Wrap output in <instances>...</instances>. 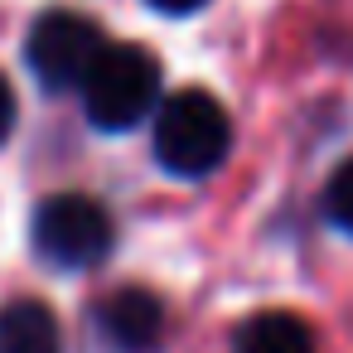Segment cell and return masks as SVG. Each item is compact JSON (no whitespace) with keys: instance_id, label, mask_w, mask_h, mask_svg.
<instances>
[{"instance_id":"10","label":"cell","mask_w":353,"mask_h":353,"mask_svg":"<svg viewBox=\"0 0 353 353\" xmlns=\"http://www.w3.org/2000/svg\"><path fill=\"white\" fill-rule=\"evenodd\" d=\"M155 10H165V15H189V10H199V6H208V0H150Z\"/></svg>"},{"instance_id":"1","label":"cell","mask_w":353,"mask_h":353,"mask_svg":"<svg viewBox=\"0 0 353 353\" xmlns=\"http://www.w3.org/2000/svg\"><path fill=\"white\" fill-rule=\"evenodd\" d=\"M228 145H232V126H228V112L213 92L184 88V92L160 102V112H155V160L170 174H179V179L213 174L223 165Z\"/></svg>"},{"instance_id":"8","label":"cell","mask_w":353,"mask_h":353,"mask_svg":"<svg viewBox=\"0 0 353 353\" xmlns=\"http://www.w3.org/2000/svg\"><path fill=\"white\" fill-rule=\"evenodd\" d=\"M324 203H329V218H334L343 232H353V160H343V165L334 170Z\"/></svg>"},{"instance_id":"2","label":"cell","mask_w":353,"mask_h":353,"mask_svg":"<svg viewBox=\"0 0 353 353\" xmlns=\"http://www.w3.org/2000/svg\"><path fill=\"white\" fill-rule=\"evenodd\" d=\"M155 92H160V68L136 44L102 49L83 78V107H88L92 126H102V131H126V126L145 121L155 107Z\"/></svg>"},{"instance_id":"6","label":"cell","mask_w":353,"mask_h":353,"mask_svg":"<svg viewBox=\"0 0 353 353\" xmlns=\"http://www.w3.org/2000/svg\"><path fill=\"white\" fill-rule=\"evenodd\" d=\"M0 353H59V319L39 300L0 305Z\"/></svg>"},{"instance_id":"7","label":"cell","mask_w":353,"mask_h":353,"mask_svg":"<svg viewBox=\"0 0 353 353\" xmlns=\"http://www.w3.org/2000/svg\"><path fill=\"white\" fill-rule=\"evenodd\" d=\"M232 353H314V334H310V324L300 314L266 310V314H252L237 329Z\"/></svg>"},{"instance_id":"4","label":"cell","mask_w":353,"mask_h":353,"mask_svg":"<svg viewBox=\"0 0 353 353\" xmlns=\"http://www.w3.org/2000/svg\"><path fill=\"white\" fill-rule=\"evenodd\" d=\"M102 30L88 20V15H73V10H49L34 20L30 30V44H25V59L34 68V78L54 92L63 88H83L88 68L97 63L102 54Z\"/></svg>"},{"instance_id":"9","label":"cell","mask_w":353,"mask_h":353,"mask_svg":"<svg viewBox=\"0 0 353 353\" xmlns=\"http://www.w3.org/2000/svg\"><path fill=\"white\" fill-rule=\"evenodd\" d=\"M10 126H15V92H10L6 78H0V141L10 136Z\"/></svg>"},{"instance_id":"5","label":"cell","mask_w":353,"mask_h":353,"mask_svg":"<svg viewBox=\"0 0 353 353\" xmlns=\"http://www.w3.org/2000/svg\"><path fill=\"white\" fill-rule=\"evenodd\" d=\"M97 329L107 334V343H117L121 353H150L165 339V310L150 290L141 285H121L97 305Z\"/></svg>"},{"instance_id":"3","label":"cell","mask_w":353,"mask_h":353,"mask_svg":"<svg viewBox=\"0 0 353 353\" xmlns=\"http://www.w3.org/2000/svg\"><path fill=\"white\" fill-rule=\"evenodd\" d=\"M34 247L54 266H92L112 247V218L88 194H54L34 213Z\"/></svg>"}]
</instances>
